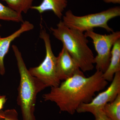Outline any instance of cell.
<instances>
[{"label":"cell","instance_id":"cell-4","mask_svg":"<svg viewBox=\"0 0 120 120\" xmlns=\"http://www.w3.org/2000/svg\"><path fill=\"white\" fill-rule=\"evenodd\" d=\"M120 16V7H112L98 13L79 16L73 14L71 10L62 17V22L68 27L83 32L97 27L103 28L109 32L113 30L108 25L110 20Z\"/></svg>","mask_w":120,"mask_h":120},{"label":"cell","instance_id":"cell-7","mask_svg":"<svg viewBox=\"0 0 120 120\" xmlns=\"http://www.w3.org/2000/svg\"><path fill=\"white\" fill-rule=\"evenodd\" d=\"M112 82L106 90L95 97L90 102L81 104L76 112L79 113L90 112L94 115L98 110H103L105 105L113 101L120 93V71L115 74Z\"/></svg>","mask_w":120,"mask_h":120},{"label":"cell","instance_id":"cell-17","mask_svg":"<svg viewBox=\"0 0 120 120\" xmlns=\"http://www.w3.org/2000/svg\"><path fill=\"white\" fill-rule=\"evenodd\" d=\"M7 99L5 95L0 96V110L2 109L4 105L7 101Z\"/></svg>","mask_w":120,"mask_h":120},{"label":"cell","instance_id":"cell-16","mask_svg":"<svg viewBox=\"0 0 120 120\" xmlns=\"http://www.w3.org/2000/svg\"><path fill=\"white\" fill-rule=\"evenodd\" d=\"M94 116L95 120H112L105 114L103 110L97 111Z\"/></svg>","mask_w":120,"mask_h":120},{"label":"cell","instance_id":"cell-1","mask_svg":"<svg viewBox=\"0 0 120 120\" xmlns=\"http://www.w3.org/2000/svg\"><path fill=\"white\" fill-rule=\"evenodd\" d=\"M103 73L97 71L92 75L85 76L83 73L76 74L64 80L50 91L43 94L45 101L54 102L61 112L73 115L82 103L92 101L95 94L105 89L108 82Z\"/></svg>","mask_w":120,"mask_h":120},{"label":"cell","instance_id":"cell-19","mask_svg":"<svg viewBox=\"0 0 120 120\" xmlns=\"http://www.w3.org/2000/svg\"><path fill=\"white\" fill-rule=\"evenodd\" d=\"M8 114V110L4 111H0V118H4L7 116Z\"/></svg>","mask_w":120,"mask_h":120},{"label":"cell","instance_id":"cell-6","mask_svg":"<svg viewBox=\"0 0 120 120\" xmlns=\"http://www.w3.org/2000/svg\"><path fill=\"white\" fill-rule=\"evenodd\" d=\"M85 35L92 40L97 55L94 57L97 71L102 73L106 71L109 65L111 51L114 44L120 39V31H113L109 34H101L93 30L85 32Z\"/></svg>","mask_w":120,"mask_h":120},{"label":"cell","instance_id":"cell-8","mask_svg":"<svg viewBox=\"0 0 120 120\" xmlns=\"http://www.w3.org/2000/svg\"><path fill=\"white\" fill-rule=\"evenodd\" d=\"M56 57L57 72L60 81H64L76 74L83 73L64 46Z\"/></svg>","mask_w":120,"mask_h":120},{"label":"cell","instance_id":"cell-20","mask_svg":"<svg viewBox=\"0 0 120 120\" xmlns=\"http://www.w3.org/2000/svg\"><path fill=\"white\" fill-rule=\"evenodd\" d=\"M1 27V25L0 24V27Z\"/></svg>","mask_w":120,"mask_h":120},{"label":"cell","instance_id":"cell-18","mask_svg":"<svg viewBox=\"0 0 120 120\" xmlns=\"http://www.w3.org/2000/svg\"><path fill=\"white\" fill-rule=\"evenodd\" d=\"M103 2L107 4H120V0H102Z\"/></svg>","mask_w":120,"mask_h":120},{"label":"cell","instance_id":"cell-9","mask_svg":"<svg viewBox=\"0 0 120 120\" xmlns=\"http://www.w3.org/2000/svg\"><path fill=\"white\" fill-rule=\"evenodd\" d=\"M34 28L32 23L28 21H24L20 28L8 37L1 38L0 36V74L3 75L5 72L4 60L8 52L11 42L24 32L32 30Z\"/></svg>","mask_w":120,"mask_h":120},{"label":"cell","instance_id":"cell-12","mask_svg":"<svg viewBox=\"0 0 120 120\" xmlns=\"http://www.w3.org/2000/svg\"><path fill=\"white\" fill-rule=\"evenodd\" d=\"M12 9L19 13H26L31 9L34 0H2Z\"/></svg>","mask_w":120,"mask_h":120},{"label":"cell","instance_id":"cell-11","mask_svg":"<svg viewBox=\"0 0 120 120\" xmlns=\"http://www.w3.org/2000/svg\"><path fill=\"white\" fill-rule=\"evenodd\" d=\"M119 71H120V39L112 47L109 65L103 73V78L107 82H112L115 74Z\"/></svg>","mask_w":120,"mask_h":120},{"label":"cell","instance_id":"cell-3","mask_svg":"<svg viewBox=\"0 0 120 120\" xmlns=\"http://www.w3.org/2000/svg\"><path fill=\"white\" fill-rule=\"evenodd\" d=\"M12 47L20 76L17 103L21 109L23 120H36L34 113L37 95L46 87L31 75L18 47L15 45Z\"/></svg>","mask_w":120,"mask_h":120},{"label":"cell","instance_id":"cell-15","mask_svg":"<svg viewBox=\"0 0 120 120\" xmlns=\"http://www.w3.org/2000/svg\"><path fill=\"white\" fill-rule=\"evenodd\" d=\"M0 120H19L18 118V114L14 109L8 110V115L4 118H0Z\"/></svg>","mask_w":120,"mask_h":120},{"label":"cell","instance_id":"cell-13","mask_svg":"<svg viewBox=\"0 0 120 120\" xmlns=\"http://www.w3.org/2000/svg\"><path fill=\"white\" fill-rule=\"evenodd\" d=\"M103 110L112 120H120V93L113 101L105 105Z\"/></svg>","mask_w":120,"mask_h":120},{"label":"cell","instance_id":"cell-10","mask_svg":"<svg viewBox=\"0 0 120 120\" xmlns=\"http://www.w3.org/2000/svg\"><path fill=\"white\" fill-rule=\"evenodd\" d=\"M68 3V0H43L40 4L32 6L31 9L36 10L40 14L47 11H52L57 17L61 19Z\"/></svg>","mask_w":120,"mask_h":120},{"label":"cell","instance_id":"cell-5","mask_svg":"<svg viewBox=\"0 0 120 120\" xmlns=\"http://www.w3.org/2000/svg\"><path fill=\"white\" fill-rule=\"evenodd\" d=\"M40 38L43 40L45 48V56L44 60L38 66L28 69L32 76L39 80L46 87L58 86L60 84L56 70L57 57L52 50L49 34L45 29L41 30Z\"/></svg>","mask_w":120,"mask_h":120},{"label":"cell","instance_id":"cell-14","mask_svg":"<svg viewBox=\"0 0 120 120\" xmlns=\"http://www.w3.org/2000/svg\"><path fill=\"white\" fill-rule=\"evenodd\" d=\"M0 20L22 23L24 22L22 14H19L0 2Z\"/></svg>","mask_w":120,"mask_h":120},{"label":"cell","instance_id":"cell-2","mask_svg":"<svg viewBox=\"0 0 120 120\" xmlns=\"http://www.w3.org/2000/svg\"><path fill=\"white\" fill-rule=\"evenodd\" d=\"M50 30L54 37L61 42L83 72L93 70L95 57L84 32L68 28L61 20L56 28L51 27Z\"/></svg>","mask_w":120,"mask_h":120}]
</instances>
